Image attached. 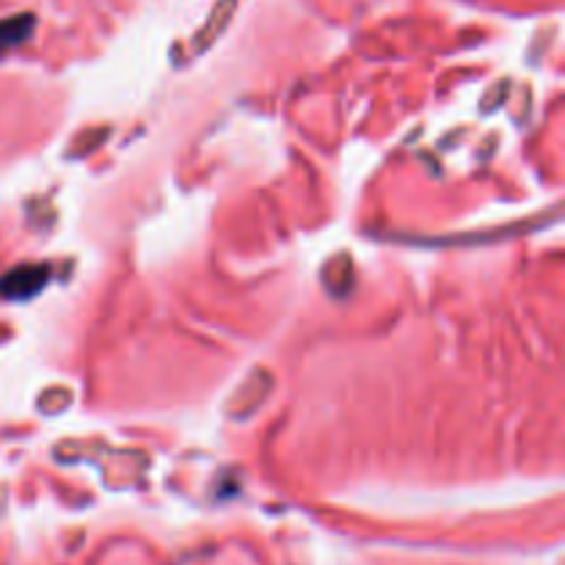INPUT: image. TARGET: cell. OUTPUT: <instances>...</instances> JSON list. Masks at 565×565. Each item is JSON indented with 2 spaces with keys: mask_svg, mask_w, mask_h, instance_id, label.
<instances>
[{
  "mask_svg": "<svg viewBox=\"0 0 565 565\" xmlns=\"http://www.w3.org/2000/svg\"><path fill=\"white\" fill-rule=\"evenodd\" d=\"M42 279H44V270L20 268V270H14V274L6 276V279L0 281V292H6V296H11V298L28 296V292L39 290Z\"/></svg>",
  "mask_w": 565,
  "mask_h": 565,
  "instance_id": "1",
  "label": "cell"
}]
</instances>
